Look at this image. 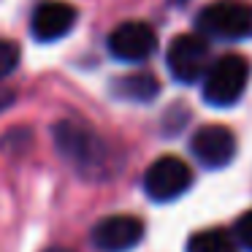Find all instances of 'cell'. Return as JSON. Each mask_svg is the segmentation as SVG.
Returning <instances> with one entry per match:
<instances>
[{
	"label": "cell",
	"instance_id": "4fadbf2b",
	"mask_svg": "<svg viewBox=\"0 0 252 252\" xmlns=\"http://www.w3.org/2000/svg\"><path fill=\"white\" fill-rule=\"evenodd\" d=\"M233 236H236V241H239V247H244L247 252H252V209L236 220Z\"/></svg>",
	"mask_w": 252,
	"mask_h": 252
},
{
	"label": "cell",
	"instance_id": "6da1fadb",
	"mask_svg": "<svg viewBox=\"0 0 252 252\" xmlns=\"http://www.w3.org/2000/svg\"><path fill=\"white\" fill-rule=\"evenodd\" d=\"M52 136H55L57 152H60L82 176L98 179V176L106 174L109 149H106L103 138H100L90 125L76 122V120H63L52 127Z\"/></svg>",
	"mask_w": 252,
	"mask_h": 252
},
{
	"label": "cell",
	"instance_id": "30bf717a",
	"mask_svg": "<svg viewBox=\"0 0 252 252\" xmlns=\"http://www.w3.org/2000/svg\"><path fill=\"white\" fill-rule=\"evenodd\" d=\"M111 93L120 100H130V103H149L155 95L160 93V82L152 73H127V76L114 79Z\"/></svg>",
	"mask_w": 252,
	"mask_h": 252
},
{
	"label": "cell",
	"instance_id": "277c9868",
	"mask_svg": "<svg viewBox=\"0 0 252 252\" xmlns=\"http://www.w3.org/2000/svg\"><path fill=\"white\" fill-rule=\"evenodd\" d=\"M165 65H168L171 76L182 84H195L203 82L209 71V46L201 35L185 33L176 35L171 41L168 52H165Z\"/></svg>",
	"mask_w": 252,
	"mask_h": 252
},
{
	"label": "cell",
	"instance_id": "8fae6325",
	"mask_svg": "<svg viewBox=\"0 0 252 252\" xmlns=\"http://www.w3.org/2000/svg\"><path fill=\"white\" fill-rule=\"evenodd\" d=\"M187 252H239V241L233 233L222 228H209L190 236Z\"/></svg>",
	"mask_w": 252,
	"mask_h": 252
},
{
	"label": "cell",
	"instance_id": "52a82bcc",
	"mask_svg": "<svg viewBox=\"0 0 252 252\" xmlns=\"http://www.w3.org/2000/svg\"><path fill=\"white\" fill-rule=\"evenodd\" d=\"M144 222L130 214H111L93 228L90 239L98 252H127L141 241Z\"/></svg>",
	"mask_w": 252,
	"mask_h": 252
},
{
	"label": "cell",
	"instance_id": "ba28073f",
	"mask_svg": "<svg viewBox=\"0 0 252 252\" xmlns=\"http://www.w3.org/2000/svg\"><path fill=\"white\" fill-rule=\"evenodd\" d=\"M190 149L195 155V160L209 171L225 168L236 155V138L228 127L222 125H206L201 130H195L190 141Z\"/></svg>",
	"mask_w": 252,
	"mask_h": 252
},
{
	"label": "cell",
	"instance_id": "9c48e42d",
	"mask_svg": "<svg viewBox=\"0 0 252 252\" xmlns=\"http://www.w3.org/2000/svg\"><path fill=\"white\" fill-rule=\"evenodd\" d=\"M79 14L71 3H63V0H44L38 3V8L33 11L30 19V30H33V38L41 44H49V41H60L65 38L73 30Z\"/></svg>",
	"mask_w": 252,
	"mask_h": 252
},
{
	"label": "cell",
	"instance_id": "7c38bea8",
	"mask_svg": "<svg viewBox=\"0 0 252 252\" xmlns=\"http://www.w3.org/2000/svg\"><path fill=\"white\" fill-rule=\"evenodd\" d=\"M17 65H19V46L14 41L0 38V79H6L8 73H14Z\"/></svg>",
	"mask_w": 252,
	"mask_h": 252
},
{
	"label": "cell",
	"instance_id": "9a60e30c",
	"mask_svg": "<svg viewBox=\"0 0 252 252\" xmlns=\"http://www.w3.org/2000/svg\"><path fill=\"white\" fill-rule=\"evenodd\" d=\"M46 252H73V250H65V247H52V250H46Z\"/></svg>",
	"mask_w": 252,
	"mask_h": 252
},
{
	"label": "cell",
	"instance_id": "5b68a950",
	"mask_svg": "<svg viewBox=\"0 0 252 252\" xmlns=\"http://www.w3.org/2000/svg\"><path fill=\"white\" fill-rule=\"evenodd\" d=\"M192 185V171L185 160L174 158V155H165L158 158L144 174V190L152 201L158 203H168L174 198L185 195Z\"/></svg>",
	"mask_w": 252,
	"mask_h": 252
},
{
	"label": "cell",
	"instance_id": "5bb4252c",
	"mask_svg": "<svg viewBox=\"0 0 252 252\" xmlns=\"http://www.w3.org/2000/svg\"><path fill=\"white\" fill-rule=\"evenodd\" d=\"M11 100H14V95H11V93H6V90H0V111L6 109V106H11Z\"/></svg>",
	"mask_w": 252,
	"mask_h": 252
},
{
	"label": "cell",
	"instance_id": "7a4b0ae2",
	"mask_svg": "<svg viewBox=\"0 0 252 252\" xmlns=\"http://www.w3.org/2000/svg\"><path fill=\"white\" fill-rule=\"evenodd\" d=\"M247 82H250V63L241 55H222L209 65L206 76H203V100L214 109L233 106L244 95Z\"/></svg>",
	"mask_w": 252,
	"mask_h": 252
},
{
	"label": "cell",
	"instance_id": "3957f363",
	"mask_svg": "<svg viewBox=\"0 0 252 252\" xmlns=\"http://www.w3.org/2000/svg\"><path fill=\"white\" fill-rule=\"evenodd\" d=\"M198 33L209 38L241 41L252 35V6L241 0H217L209 3L195 19Z\"/></svg>",
	"mask_w": 252,
	"mask_h": 252
},
{
	"label": "cell",
	"instance_id": "8992f818",
	"mask_svg": "<svg viewBox=\"0 0 252 252\" xmlns=\"http://www.w3.org/2000/svg\"><path fill=\"white\" fill-rule=\"evenodd\" d=\"M158 49V35L147 22H122L109 35V52L120 63H141Z\"/></svg>",
	"mask_w": 252,
	"mask_h": 252
}]
</instances>
